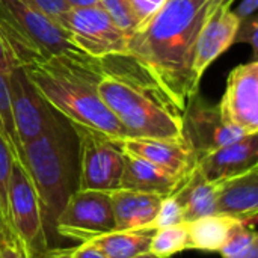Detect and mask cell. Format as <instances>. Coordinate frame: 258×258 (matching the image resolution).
Segmentation results:
<instances>
[{"mask_svg": "<svg viewBox=\"0 0 258 258\" xmlns=\"http://www.w3.org/2000/svg\"><path fill=\"white\" fill-rule=\"evenodd\" d=\"M125 2L138 23V27H141L163 6L166 0H125Z\"/></svg>", "mask_w": 258, "mask_h": 258, "instance_id": "obj_28", "label": "cell"}, {"mask_svg": "<svg viewBox=\"0 0 258 258\" xmlns=\"http://www.w3.org/2000/svg\"><path fill=\"white\" fill-rule=\"evenodd\" d=\"M26 2H29L33 6H36L38 9H41L56 24L60 23V20L65 15V12L71 8L65 0H26Z\"/></svg>", "mask_w": 258, "mask_h": 258, "instance_id": "obj_29", "label": "cell"}, {"mask_svg": "<svg viewBox=\"0 0 258 258\" xmlns=\"http://www.w3.org/2000/svg\"><path fill=\"white\" fill-rule=\"evenodd\" d=\"M166 197V195H165ZM163 195L145 194L128 189L110 192V203L115 218V230H136L153 225Z\"/></svg>", "mask_w": 258, "mask_h": 258, "instance_id": "obj_17", "label": "cell"}, {"mask_svg": "<svg viewBox=\"0 0 258 258\" xmlns=\"http://www.w3.org/2000/svg\"><path fill=\"white\" fill-rule=\"evenodd\" d=\"M257 6L258 0H243V2L240 3V6H239L234 12H236V15H237V17L240 18V21H242V20H246V18L255 15Z\"/></svg>", "mask_w": 258, "mask_h": 258, "instance_id": "obj_34", "label": "cell"}, {"mask_svg": "<svg viewBox=\"0 0 258 258\" xmlns=\"http://www.w3.org/2000/svg\"><path fill=\"white\" fill-rule=\"evenodd\" d=\"M0 36L17 67L50 56L85 54L73 45L65 29L26 0H0Z\"/></svg>", "mask_w": 258, "mask_h": 258, "instance_id": "obj_5", "label": "cell"}, {"mask_svg": "<svg viewBox=\"0 0 258 258\" xmlns=\"http://www.w3.org/2000/svg\"><path fill=\"white\" fill-rule=\"evenodd\" d=\"M186 249H189V233L186 222L156 230L150 243V252L157 258H171Z\"/></svg>", "mask_w": 258, "mask_h": 258, "instance_id": "obj_22", "label": "cell"}, {"mask_svg": "<svg viewBox=\"0 0 258 258\" xmlns=\"http://www.w3.org/2000/svg\"><path fill=\"white\" fill-rule=\"evenodd\" d=\"M216 213L251 219L258 213V166L218 183Z\"/></svg>", "mask_w": 258, "mask_h": 258, "instance_id": "obj_16", "label": "cell"}, {"mask_svg": "<svg viewBox=\"0 0 258 258\" xmlns=\"http://www.w3.org/2000/svg\"><path fill=\"white\" fill-rule=\"evenodd\" d=\"M101 68L100 97L125 128L127 138H183L181 115L135 74L121 56L101 59Z\"/></svg>", "mask_w": 258, "mask_h": 258, "instance_id": "obj_4", "label": "cell"}, {"mask_svg": "<svg viewBox=\"0 0 258 258\" xmlns=\"http://www.w3.org/2000/svg\"><path fill=\"white\" fill-rule=\"evenodd\" d=\"M183 222H184L183 221V210H181L175 195L169 194V195L163 197L153 225L159 230V228H165V227L178 225Z\"/></svg>", "mask_w": 258, "mask_h": 258, "instance_id": "obj_27", "label": "cell"}, {"mask_svg": "<svg viewBox=\"0 0 258 258\" xmlns=\"http://www.w3.org/2000/svg\"><path fill=\"white\" fill-rule=\"evenodd\" d=\"M17 65L14 63L12 57L9 56L6 47H5V42L0 36V74H3L5 77L15 68Z\"/></svg>", "mask_w": 258, "mask_h": 258, "instance_id": "obj_33", "label": "cell"}, {"mask_svg": "<svg viewBox=\"0 0 258 258\" xmlns=\"http://www.w3.org/2000/svg\"><path fill=\"white\" fill-rule=\"evenodd\" d=\"M23 166L35 187L48 246L57 237L56 219L79 189V136L74 124L56 113L47 130L23 145Z\"/></svg>", "mask_w": 258, "mask_h": 258, "instance_id": "obj_3", "label": "cell"}, {"mask_svg": "<svg viewBox=\"0 0 258 258\" xmlns=\"http://www.w3.org/2000/svg\"><path fill=\"white\" fill-rule=\"evenodd\" d=\"M183 139L192 148L197 160L224 145H228L246 136L240 128L224 119L219 107L209 104L195 94L181 113Z\"/></svg>", "mask_w": 258, "mask_h": 258, "instance_id": "obj_10", "label": "cell"}, {"mask_svg": "<svg viewBox=\"0 0 258 258\" xmlns=\"http://www.w3.org/2000/svg\"><path fill=\"white\" fill-rule=\"evenodd\" d=\"M73 248H48L41 258H70Z\"/></svg>", "mask_w": 258, "mask_h": 258, "instance_id": "obj_35", "label": "cell"}, {"mask_svg": "<svg viewBox=\"0 0 258 258\" xmlns=\"http://www.w3.org/2000/svg\"><path fill=\"white\" fill-rule=\"evenodd\" d=\"M23 68L47 103L67 119L113 139L127 138L98 92L101 59L86 54L50 56Z\"/></svg>", "mask_w": 258, "mask_h": 258, "instance_id": "obj_2", "label": "cell"}, {"mask_svg": "<svg viewBox=\"0 0 258 258\" xmlns=\"http://www.w3.org/2000/svg\"><path fill=\"white\" fill-rule=\"evenodd\" d=\"M8 224L30 258H41L50 248L45 239L39 201L24 166L14 160L8 186Z\"/></svg>", "mask_w": 258, "mask_h": 258, "instance_id": "obj_8", "label": "cell"}, {"mask_svg": "<svg viewBox=\"0 0 258 258\" xmlns=\"http://www.w3.org/2000/svg\"><path fill=\"white\" fill-rule=\"evenodd\" d=\"M258 21L257 17L252 15L246 20H242L240 21V27H239V32L236 35V39L234 42H246L252 47L254 53H257L258 48Z\"/></svg>", "mask_w": 258, "mask_h": 258, "instance_id": "obj_30", "label": "cell"}, {"mask_svg": "<svg viewBox=\"0 0 258 258\" xmlns=\"http://www.w3.org/2000/svg\"><path fill=\"white\" fill-rule=\"evenodd\" d=\"M216 192L218 183L207 181L195 165L172 192L183 210V221L190 222L204 216L216 215Z\"/></svg>", "mask_w": 258, "mask_h": 258, "instance_id": "obj_19", "label": "cell"}, {"mask_svg": "<svg viewBox=\"0 0 258 258\" xmlns=\"http://www.w3.org/2000/svg\"><path fill=\"white\" fill-rule=\"evenodd\" d=\"M98 3L104 8L109 17L116 23V26L122 29L128 36L136 30L138 23L125 0H98Z\"/></svg>", "mask_w": 258, "mask_h": 258, "instance_id": "obj_26", "label": "cell"}, {"mask_svg": "<svg viewBox=\"0 0 258 258\" xmlns=\"http://www.w3.org/2000/svg\"><path fill=\"white\" fill-rule=\"evenodd\" d=\"M8 231H11V228L5 224V221H3V218L0 215V245H2V242H3V239H5Z\"/></svg>", "mask_w": 258, "mask_h": 258, "instance_id": "obj_38", "label": "cell"}, {"mask_svg": "<svg viewBox=\"0 0 258 258\" xmlns=\"http://www.w3.org/2000/svg\"><path fill=\"white\" fill-rule=\"evenodd\" d=\"M227 122L246 135L258 133V60L231 70L225 94L218 104Z\"/></svg>", "mask_w": 258, "mask_h": 258, "instance_id": "obj_12", "label": "cell"}, {"mask_svg": "<svg viewBox=\"0 0 258 258\" xmlns=\"http://www.w3.org/2000/svg\"><path fill=\"white\" fill-rule=\"evenodd\" d=\"M74 128L79 136V189L101 192L119 189L124 153L116 141L85 125L74 124Z\"/></svg>", "mask_w": 258, "mask_h": 258, "instance_id": "obj_7", "label": "cell"}, {"mask_svg": "<svg viewBox=\"0 0 258 258\" xmlns=\"http://www.w3.org/2000/svg\"><path fill=\"white\" fill-rule=\"evenodd\" d=\"M236 218L224 215H210L186 222L189 233V249L204 252H219Z\"/></svg>", "mask_w": 258, "mask_h": 258, "instance_id": "obj_21", "label": "cell"}, {"mask_svg": "<svg viewBox=\"0 0 258 258\" xmlns=\"http://www.w3.org/2000/svg\"><path fill=\"white\" fill-rule=\"evenodd\" d=\"M233 258H258V240L257 242H254V243H252L246 251H243L240 255Z\"/></svg>", "mask_w": 258, "mask_h": 258, "instance_id": "obj_36", "label": "cell"}, {"mask_svg": "<svg viewBox=\"0 0 258 258\" xmlns=\"http://www.w3.org/2000/svg\"><path fill=\"white\" fill-rule=\"evenodd\" d=\"M258 166V133L213 150L197 160V169L210 183H221Z\"/></svg>", "mask_w": 258, "mask_h": 258, "instance_id": "obj_15", "label": "cell"}, {"mask_svg": "<svg viewBox=\"0 0 258 258\" xmlns=\"http://www.w3.org/2000/svg\"><path fill=\"white\" fill-rule=\"evenodd\" d=\"M0 135L8 144L11 154L15 162L23 165V147L20 144L12 112H11V103H9V91H8V82L3 74H0Z\"/></svg>", "mask_w": 258, "mask_h": 258, "instance_id": "obj_24", "label": "cell"}, {"mask_svg": "<svg viewBox=\"0 0 258 258\" xmlns=\"http://www.w3.org/2000/svg\"><path fill=\"white\" fill-rule=\"evenodd\" d=\"M0 258H30L21 240L12 233L8 231L2 245H0Z\"/></svg>", "mask_w": 258, "mask_h": 258, "instance_id": "obj_31", "label": "cell"}, {"mask_svg": "<svg viewBox=\"0 0 258 258\" xmlns=\"http://www.w3.org/2000/svg\"><path fill=\"white\" fill-rule=\"evenodd\" d=\"M184 177L172 175L144 159L124 153V171L121 178V189L138 190L145 194H157L165 197L172 194L180 186Z\"/></svg>", "mask_w": 258, "mask_h": 258, "instance_id": "obj_18", "label": "cell"}, {"mask_svg": "<svg viewBox=\"0 0 258 258\" xmlns=\"http://www.w3.org/2000/svg\"><path fill=\"white\" fill-rule=\"evenodd\" d=\"M234 0L222 2L206 20L197 42L195 74L201 80L204 71L224 51H227L236 39L240 27V18L231 9Z\"/></svg>", "mask_w": 258, "mask_h": 258, "instance_id": "obj_14", "label": "cell"}, {"mask_svg": "<svg viewBox=\"0 0 258 258\" xmlns=\"http://www.w3.org/2000/svg\"><path fill=\"white\" fill-rule=\"evenodd\" d=\"M70 258H107L97 246H94L91 242H85L79 246L73 248Z\"/></svg>", "mask_w": 258, "mask_h": 258, "instance_id": "obj_32", "label": "cell"}, {"mask_svg": "<svg viewBox=\"0 0 258 258\" xmlns=\"http://www.w3.org/2000/svg\"><path fill=\"white\" fill-rule=\"evenodd\" d=\"M225 0H166L130 36L122 60L177 113L198 94L197 42L209 15Z\"/></svg>", "mask_w": 258, "mask_h": 258, "instance_id": "obj_1", "label": "cell"}, {"mask_svg": "<svg viewBox=\"0 0 258 258\" xmlns=\"http://www.w3.org/2000/svg\"><path fill=\"white\" fill-rule=\"evenodd\" d=\"M115 141L124 153L144 159L177 177L187 175L197 165V157L183 138H122Z\"/></svg>", "mask_w": 258, "mask_h": 258, "instance_id": "obj_13", "label": "cell"}, {"mask_svg": "<svg viewBox=\"0 0 258 258\" xmlns=\"http://www.w3.org/2000/svg\"><path fill=\"white\" fill-rule=\"evenodd\" d=\"M133 258H157L156 255H153L150 251L148 252H144V254H139V255H136V257H133Z\"/></svg>", "mask_w": 258, "mask_h": 258, "instance_id": "obj_39", "label": "cell"}, {"mask_svg": "<svg viewBox=\"0 0 258 258\" xmlns=\"http://www.w3.org/2000/svg\"><path fill=\"white\" fill-rule=\"evenodd\" d=\"M257 240V218L236 219L224 246L219 249V254L222 258L237 257Z\"/></svg>", "mask_w": 258, "mask_h": 258, "instance_id": "obj_23", "label": "cell"}, {"mask_svg": "<svg viewBox=\"0 0 258 258\" xmlns=\"http://www.w3.org/2000/svg\"><path fill=\"white\" fill-rule=\"evenodd\" d=\"M156 227H144L125 231H112L89 240L107 258H133L150 251Z\"/></svg>", "mask_w": 258, "mask_h": 258, "instance_id": "obj_20", "label": "cell"}, {"mask_svg": "<svg viewBox=\"0 0 258 258\" xmlns=\"http://www.w3.org/2000/svg\"><path fill=\"white\" fill-rule=\"evenodd\" d=\"M115 231L110 192L77 189L56 219V234L63 239L89 242Z\"/></svg>", "mask_w": 258, "mask_h": 258, "instance_id": "obj_9", "label": "cell"}, {"mask_svg": "<svg viewBox=\"0 0 258 258\" xmlns=\"http://www.w3.org/2000/svg\"><path fill=\"white\" fill-rule=\"evenodd\" d=\"M59 26L67 30L73 45L86 56L104 59L127 53L128 35L116 26L100 3L71 6Z\"/></svg>", "mask_w": 258, "mask_h": 258, "instance_id": "obj_6", "label": "cell"}, {"mask_svg": "<svg viewBox=\"0 0 258 258\" xmlns=\"http://www.w3.org/2000/svg\"><path fill=\"white\" fill-rule=\"evenodd\" d=\"M6 82L14 125L23 147L47 130L57 110L47 103L29 80L23 67H15L6 76Z\"/></svg>", "mask_w": 258, "mask_h": 258, "instance_id": "obj_11", "label": "cell"}, {"mask_svg": "<svg viewBox=\"0 0 258 258\" xmlns=\"http://www.w3.org/2000/svg\"><path fill=\"white\" fill-rule=\"evenodd\" d=\"M12 163H14V157L11 154V150L0 135V215L8 227H9L8 224V186H9Z\"/></svg>", "mask_w": 258, "mask_h": 258, "instance_id": "obj_25", "label": "cell"}, {"mask_svg": "<svg viewBox=\"0 0 258 258\" xmlns=\"http://www.w3.org/2000/svg\"><path fill=\"white\" fill-rule=\"evenodd\" d=\"M70 6H88V5H95L98 0H65Z\"/></svg>", "mask_w": 258, "mask_h": 258, "instance_id": "obj_37", "label": "cell"}]
</instances>
